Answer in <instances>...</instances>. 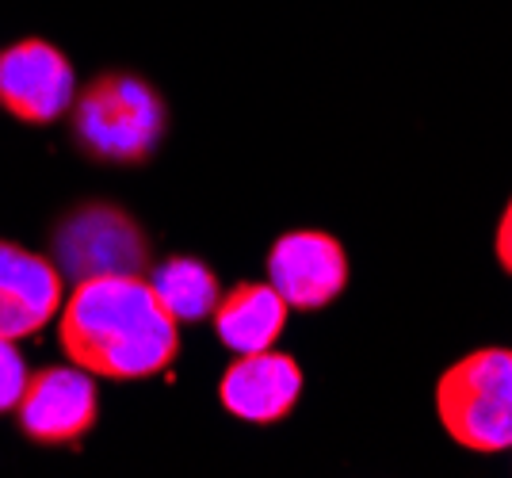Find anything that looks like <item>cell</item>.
I'll list each match as a JSON object with an SVG mask.
<instances>
[{"instance_id":"obj_1","label":"cell","mask_w":512,"mask_h":478,"mask_svg":"<svg viewBox=\"0 0 512 478\" xmlns=\"http://www.w3.org/2000/svg\"><path fill=\"white\" fill-rule=\"evenodd\" d=\"M58 341L69 364L96 379L134 383L172 368L180 322L142 276H92L58 310Z\"/></svg>"},{"instance_id":"obj_2","label":"cell","mask_w":512,"mask_h":478,"mask_svg":"<svg viewBox=\"0 0 512 478\" xmlns=\"http://www.w3.org/2000/svg\"><path fill=\"white\" fill-rule=\"evenodd\" d=\"M73 142L96 165H146L169 131V104L157 88L138 77L111 69L77 92L73 108Z\"/></svg>"},{"instance_id":"obj_3","label":"cell","mask_w":512,"mask_h":478,"mask_svg":"<svg viewBox=\"0 0 512 478\" xmlns=\"http://www.w3.org/2000/svg\"><path fill=\"white\" fill-rule=\"evenodd\" d=\"M436 417L444 433L478 456L512 448V348L486 345L459 356L436 379Z\"/></svg>"},{"instance_id":"obj_4","label":"cell","mask_w":512,"mask_h":478,"mask_svg":"<svg viewBox=\"0 0 512 478\" xmlns=\"http://www.w3.org/2000/svg\"><path fill=\"white\" fill-rule=\"evenodd\" d=\"M50 257L73 283L92 276H142L150 272V238L123 207L81 203L58 222Z\"/></svg>"},{"instance_id":"obj_5","label":"cell","mask_w":512,"mask_h":478,"mask_svg":"<svg viewBox=\"0 0 512 478\" xmlns=\"http://www.w3.org/2000/svg\"><path fill=\"white\" fill-rule=\"evenodd\" d=\"M77 100V73L46 39H23L0 54V104L23 123L46 127Z\"/></svg>"},{"instance_id":"obj_6","label":"cell","mask_w":512,"mask_h":478,"mask_svg":"<svg viewBox=\"0 0 512 478\" xmlns=\"http://www.w3.org/2000/svg\"><path fill=\"white\" fill-rule=\"evenodd\" d=\"M348 253L325 230H291L268 253V283L291 310H321L348 287Z\"/></svg>"},{"instance_id":"obj_7","label":"cell","mask_w":512,"mask_h":478,"mask_svg":"<svg viewBox=\"0 0 512 478\" xmlns=\"http://www.w3.org/2000/svg\"><path fill=\"white\" fill-rule=\"evenodd\" d=\"M16 413H20V429L35 444H73L100 417L96 375L77 364L39 371L27 379Z\"/></svg>"},{"instance_id":"obj_8","label":"cell","mask_w":512,"mask_h":478,"mask_svg":"<svg viewBox=\"0 0 512 478\" xmlns=\"http://www.w3.org/2000/svg\"><path fill=\"white\" fill-rule=\"evenodd\" d=\"M302 394V368L295 356L264 348L241 352L218 379L222 410L249 425H276L295 410Z\"/></svg>"},{"instance_id":"obj_9","label":"cell","mask_w":512,"mask_h":478,"mask_svg":"<svg viewBox=\"0 0 512 478\" xmlns=\"http://www.w3.org/2000/svg\"><path fill=\"white\" fill-rule=\"evenodd\" d=\"M65 303V276L50 257L0 241V337L23 341L46 329Z\"/></svg>"},{"instance_id":"obj_10","label":"cell","mask_w":512,"mask_h":478,"mask_svg":"<svg viewBox=\"0 0 512 478\" xmlns=\"http://www.w3.org/2000/svg\"><path fill=\"white\" fill-rule=\"evenodd\" d=\"M287 310L272 283H237L234 291H226L214 306L211 322L218 341L226 348L241 352H264L276 348V341L287 329Z\"/></svg>"},{"instance_id":"obj_11","label":"cell","mask_w":512,"mask_h":478,"mask_svg":"<svg viewBox=\"0 0 512 478\" xmlns=\"http://www.w3.org/2000/svg\"><path fill=\"white\" fill-rule=\"evenodd\" d=\"M150 287L161 299V306L169 310L180 326L188 322H207L214 314V306L222 299V283L214 276L211 264H203L199 257L176 253L165 261L150 264Z\"/></svg>"},{"instance_id":"obj_12","label":"cell","mask_w":512,"mask_h":478,"mask_svg":"<svg viewBox=\"0 0 512 478\" xmlns=\"http://www.w3.org/2000/svg\"><path fill=\"white\" fill-rule=\"evenodd\" d=\"M27 379H31V371L23 364L16 341L0 337V413L20 406V394H23V387H27Z\"/></svg>"},{"instance_id":"obj_13","label":"cell","mask_w":512,"mask_h":478,"mask_svg":"<svg viewBox=\"0 0 512 478\" xmlns=\"http://www.w3.org/2000/svg\"><path fill=\"white\" fill-rule=\"evenodd\" d=\"M493 253H497V264L512 276V199L509 207L497 218V234H493Z\"/></svg>"}]
</instances>
